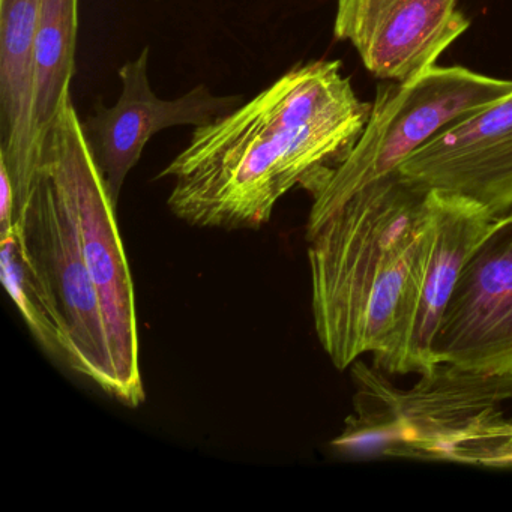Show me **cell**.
<instances>
[{
  "mask_svg": "<svg viewBox=\"0 0 512 512\" xmlns=\"http://www.w3.org/2000/svg\"><path fill=\"white\" fill-rule=\"evenodd\" d=\"M427 232L428 191L398 170L307 221L314 329L338 370L388 347Z\"/></svg>",
  "mask_w": 512,
  "mask_h": 512,
  "instance_id": "obj_2",
  "label": "cell"
},
{
  "mask_svg": "<svg viewBox=\"0 0 512 512\" xmlns=\"http://www.w3.org/2000/svg\"><path fill=\"white\" fill-rule=\"evenodd\" d=\"M79 0H41L38 14L37 122L41 140L71 95L76 73Z\"/></svg>",
  "mask_w": 512,
  "mask_h": 512,
  "instance_id": "obj_13",
  "label": "cell"
},
{
  "mask_svg": "<svg viewBox=\"0 0 512 512\" xmlns=\"http://www.w3.org/2000/svg\"><path fill=\"white\" fill-rule=\"evenodd\" d=\"M398 388L379 368L352 365L353 413L331 442L350 457H404L478 464L512 427V373L490 374L439 362Z\"/></svg>",
  "mask_w": 512,
  "mask_h": 512,
  "instance_id": "obj_3",
  "label": "cell"
},
{
  "mask_svg": "<svg viewBox=\"0 0 512 512\" xmlns=\"http://www.w3.org/2000/svg\"><path fill=\"white\" fill-rule=\"evenodd\" d=\"M377 86L370 118L349 154L311 194L308 221L331 214L353 194L397 172L416 149L449 125L512 95V80L463 67H436L409 82Z\"/></svg>",
  "mask_w": 512,
  "mask_h": 512,
  "instance_id": "obj_5",
  "label": "cell"
},
{
  "mask_svg": "<svg viewBox=\"0 0 512 512\" xmlns=\"http://www.w3.org/2000/svg\"><path fill=\"white\" fill-rule=\"evenodd\" d=\"M70 203L79 226L83 256L97 287L119 382V401H145L133 275L121 238L116 205L97 166L73 97L64 104L41 145L40 166Z\"/></svg>",
  "mask_w": 512,
  "mask_h": 512,
  "instance_id": "obj_4",
  "label": "cell"
},
{
  "mask_svg": "<svg viewBox=\"0 0 512 512\" xmlns=\"http://www.w3.org/2000/svg\"><path fill=\"white\" fill-rule=\"evenodd\" d=\"M41 0H0V157L17 197L16 232L23 233L40 166L37 122V40Z\"/></svg>",
  "mask_w": 512,
  "mask_h": 512,
  "instance_id": "obj_12",
  "label": "cell"
},
{
  "mask_svg": "<svg viewBox=\"0 0 512 512\" xmlns=\"http://www.w3.org/2000/svg\"><path fill=\"white\" fill-rule=\"evenodd\" d=\"M340 61L298 64L259 95L197 127L161 170L167 205L205 229H259L293 188L313 194L344 160L370 118Z\"/></svg>",
  "mask_w": 512,
  "mask_h": 512,
  "instance_id": "obj_1",
  "label": "cell"
},
{
  "mask_svg": "<svg viewBox=\"0 0 512 512\" xmlns=\"http://www.w3.org/2000/svg\"><path fill=\"white\" fill-rule=\"evenodd\" d=\"M55 295L67 328V364L119 401V382L97 287L89 274L79 226L55 179L38 169L25 230L19 238Z\"/></svg>",
  "mask_w": 512,
  "mask_h": 512,
  "instance_id": "obj_6",
  "label": "cell"
},
{
  "mask_svg": "<svg viewBox=\"0 0 512 512\" xmlns=\"http://www.w3.org/2000/svg\"><path fill=\"white\" fill-rule=\"evenodd\" d=\"M17 197L10 172L4 158L0 157V238L16 230Z\"/></svg>",
  "mask_w": 512,
  "mask_h": 512,
  "instance_id": "obj_15",
  "label": "cell"
},
{
  "mask_svg": "<svg viewBox=\"0 0 512 512\" xmlns=\"http://www.w3.org/2000/svg\"><path fill=\"white\" fill-rule=\"evenodd\" d=\"M157 2H158V0H157Z\"/></svg>",
  "mask_w": 512,
  "mask_h": 512,
  "instance_id": "obj_16",
  "label": "cell"
},
{
  "mask_svg": "<svg viewBox=\"0 0 512 512\" xmlns=\"http://www.w3.org/2000/svg\"><path fill=\"white\" fill-rule=\"evenodd\" d=\"M149 47L119 68L121 95L115 106L98 98L82 121L83 133L118 206L125 179L137 166L149 140L173 127H202L244 104L242 95H215L199 85L176 100H163L149 82Z\"/></svg>",
  "mask_w": 512,
  "mask_h": 512,
  "instance_id": "obj_8",
  "label": "cell"
},
{
  "mask_svg": "<svg viewBox=\"0 0 512 512\" xmlns=\"http://www.w3.org/2000/svg\"><path fill=\"white\" fill-rule=\"evenodd\" d=\"M469 26L458 0H337L334 35L374 77L403 83L433 68Z\"/></svg>",
  "mask_w": 512,
  "mask_h": 512,
  "instance_id": "obj_10",
  "label": "cell"
},
{
  "mask_svg": "<svg viewBox=\"0 0 512 512\" xmlns=\"http://www.w3.org/2000/svg\"><path fill=\"white\" fill-rule=\"evenodd\" d=\"M398 172L424 190L466 197L496 220L512 214V95L437 133Z\"/></svg>",
  "mask_w": 512,
  "mask_h": 512,
  "instance_id": "obj_11",
  "label": "cell"
},
{
  "mask_svg": "<svg viewBox=\"0 0 512 512\" xmlns=\"http://www.w3.org/2000/svg\"><path fill=\"white\" fill-rule=\"evenodd\" d=\"M0 275L8 295L38 343L67 362L70 352L67 328L52 290L38 271L29 251L20 247L16 230L0 238Z\"/></svg>",
  "mask_w": 512,
  "mask_h": 512,
  "instance_id": "obj_14",
  "label": "cell"
},
{
  "mask_svg": "<svg viewBox=\"0 0 512 512\" xmlns=\"http://www.w3.org/2000/svg\"><path fill=\"white\" fill-rule=\"evenodd\" d=\"M497 220L466 197L428 191L424 253L394 334L374 356V367L386 374H421L439 364L434 347L449 299L467 260Z\"/></svg>",
  "mask_w": 512,
  "mask_h": 512,
  "instance_id": "obj_7",
  "label": "cell"
},
{
  "mask_svg": "<svg viewBox=\"0 0 512 512\" xmlns=\"http://www.w3.org/2000/svg\"><path fill=\"white\" fill-rule=\"evenodd\" d=\"M434 353L437 362L512 373V214L497 220L464 265Z\"/></svg>",
  "mask_w": 512,
  "mask_h": 512,
  "instance_id": "obj_9",
  "label": "cell"
}]
</instances>
